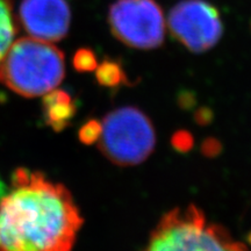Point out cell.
<instances>
[{"label": "cell", "mask_w": 251, "mask_h": 251, "mask_svg": "<svg viewBox=\"0 0 251 251\" xmlns=\"http://www.w3.org/2000/svg\"><path fill=\"white\" fill-rule=\"evenodd\" d=\"M74 67L79 72H89L96 70L98 67L94 52L91 49L81 48L77 50L74 56Z\"/></svg>", "instance_id": "cell-11"}, {"label": "cell", "mask_w": 251, "mask_h": 251, "mask_svg": "<svg viewBox=\"0 0 251 251\" xmlns=\"http://www.w3.org/2000/svg\"><path fill=\"white\" fill-rule=\"evenodd\" d=\"M17 31L12 0H0V61L14 42Z\"/></svg>", "instance_id": "cell-9"}, {"label": "cell", "mask_w": 251, "mask_h": 251, "mask_svg": "<svg viewBox=\"0 0 251 251\" xmlns=\"http://www.w3.org/2000/svg\"><path fill=\"white\" fill-rule=\"evenodd\" d=\"M171 35L192 52H205L221 39L224 25L218 8L207 0H181L170 11Z\"/></svg>", "instance_id": "cell-6"}, {"label": "cell", "mask_w": 251, "mask_h": 251, "mask_svg": "<svg viewBox=\"0 0 251 251\" xmlns=\"http://www.w3.org/2000/svg\"><path fill=\"white\" fill-rule=\"evenodd\" d=\"M83 224L64 185L19 168L0 200V251H72Z\"/></svg>", "instance_id": "cell-1"}, {"label": "cell", "mask_w": 251, "mask_h": 251, "mask_svg": "<svg viewBox=\"0 0 251 251\" xmlns=\"http://www.w3.org/2000/svg\"><path fill=\"white\" fill-rule=\"evenodd\" d=\"M19 23L34 39L57 42L68 35L71 12L65 0H23Z\"/></svg>", "instance_id": "cell-7"}, {"label": "cell", "mask_w": 251, "mask_h": 251, "mask_svg": "<svg viewBox=\"0 0 251 251\" xmlns=\"http://www.w3.org/2000/svg\"><path fill=\"white\" fill-rule=\"evenodd\" d=\"M196 119H197V122H199V124H201V125H205L208 121H211L212 112L209 111V109H206V108L199 109L196 114Z\"/></svg>", "instance_id": "cell-15"}, {"label": "cell", "mask_w": 251, "mask_h": 251, "mask_svg": "<svg viewBox=\"0 0 251 251\" xmlns=\"http://www.w3.org/2000/svg\"><path fill=\"white\" fill-rule=\"evenodd\" d=\"M172 146L176 150L181 152H186L193 147V137L188 131H177L172 137Z\"/></svg>", "instance_id": "cell-13"}, {"label": "cell", "mask_w": 251, "mask_h": 251, "mask_svg": "<svg viewBox=\"0 0 251 251\" xmlns=\"http://www.w3.org/2000/svg\"><path fill=\"white\" fill-rule=\"evenodd\" d=\"M96 77L100 85L114 87L126 83V74L119 63L106 59L96 68Z\"/></svg>", "instance_id": "cell-10"}, {"label": "cell", "mask_w": 251, "mask_h": 251, "mask_svg": "<svg viewBox=\"0 0 251 251\" xmlns=\"http://www.w3.org/2000/svg\"><path fill=\"white\" fill-rule=\"evenodd\" d=\"M43 111L47 124L58 131L69 125V121L76 113V107L67 92L52 90L45 94Z\"/></svg>", "instance_id": "cell-8"}, {"label": "cell", "mask_w": 251, "mask_h": 251, "mask_svg": "<svg viewBox=\"0 0 251 251\" xmlns=\"http://www.w3.org/2000/svg\"><path fill=\"white\" fill-rule=\"evenodd\" d=\"M156 144L155 128L150 119L135 107H121L101 122L98 147L103 156L120 166L146 161Z\"/></svg>", "instance_id": "cell-4"}, {"label": "cell", "mask_w": 251, "mask_h": 251, "mask_svg": "<svg viewBox=\"0 0 251 251\" xmlns=\"http://www.w3.org/2000/svg\"><path fill=\"white\" fill-rule=\"evenodd\" d=\"M143 251H249L226 228L208 224L196 205L175 208L163 216L151 231Z\"/></svg>", "instance_id": "cell-3"}, {"label": "cell", "mask_w": 251, "mask_h": 251, "mask_svg": "<svg viewBox=\"0 0 251 251\" xmlns=\"http://www.w3.org/2000/svg\"><path fill=\"white\" fill-rule=\"evenodd\" d=\"M248 242H249L251 244V233H249V235H248Z\"/></svg>", "instance_id": "cell-16"}, {"label": "cell", "mask_w": 251, "mask_h": 251, "mask_svg": "<svg viewBox=\"0 0 251 251\" xmlns=\"http://www.w3.org/2000/svg\"><path fill=\"white\" fill-rule=\"evenodd\" d=\"M100 134H101V122L90 120L80 128L79 140L85 144H92L99 140Z\"/></svg>", "instance_id": "cell-12"}, {"label": "cell", "mask_w": 251, "mask_h": 251, "mask_svg": "<svg viewBox=\"0 0 251 251\" xmlns=\"http://www.w3.org/2000/svg\"><path fill=\"white\" fill-rule=\"evenodd\" d=\"M65 76L64 54L34 37L14 41L0 61V83L27 98L55 90Z\"/></svg>", "instance_id": "cell-2"}, {"label": "cell", "mask_w": 251, "mask_h": 251, "mask_svg": "<svg viewBox=\"0 0 251 251\" xmlns=\"http://www.w3.org/2000/svg\"><path fill=\"white\" fill-rule=\"evenodd\" d=\"M201 149L202 152L205 153L206 156L213 157L216 156L220 151H221V144H220L219 141L215 139H207L206 141H203Z\"/></svg>", "instance_id": "cell-14"}, {"label": "cell", "mask_w": 251, "mask_h": 251, "mask_svg": "<svg viewBox=\"0 0 251 251\" xmlns=\"http://www.w3.org/2000/svg\"><path fill=\"white\" fill-rule=\"evenodd\" d=\"M112 34L130 48L150 50L163 45L165 20L155 0H117L109 6Z\"/></svg>", "instance_id": "cell-5"}]
</instances>
